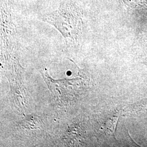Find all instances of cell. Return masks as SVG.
Wrapping results in <instances>:
<instances>
[{
  "label": "cell",
  "mask_w": 147,
  "mask_h": 147,
  "mask_svg": "<svg viewBox=\"0 0 147 147\" xmlns=\"http://www.w3.org/2000/svg\"><path fill=\"white\" fill-rule=\"evenodd\" d=\"M83 14L75 2L66 0L60 3L57 9L41 16L40 19L55 27L65 38L74 41L82 31Z\"/></svg>",
  "instance_id": "1"
}]
</instances>
